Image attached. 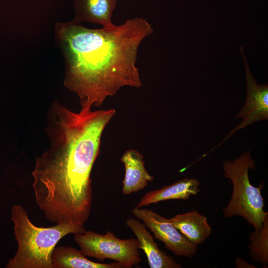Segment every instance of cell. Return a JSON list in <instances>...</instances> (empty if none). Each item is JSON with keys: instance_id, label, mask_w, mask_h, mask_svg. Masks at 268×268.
<instances>
[{"instance_id": "cell-1", "label": "cell", "mask_w": 268, "mask_h": 268, "mask_svg": "<svg viewBox=\"0 0 268 268\" xmlns=\"http://www.w3.org/2000/svg\"><path fill=\"white\" fill-rule=\"evenodd\" d=\"M74 112L56 100L47 117L49 145L36 159L31 174L35 201L49 221L84 224L91 212V172L102 133L114 109Z\"/></svg>"}, {"instance_id": "cell-2", "label": "cell", "mask_w": 268, "mask_h": 268, "mask_svg": "<svg viewBox=\"0 0 268 268\" xmlns=\"http://www.w3.org/2000/svg\"><path fill=\"white\" fill-rule=\"evenodd\" d=\"M153 32L142 17L100 29L85 27L74 19L57 22L55 43L65 61L64 86L77 95L81 105L95 107L124 86L140 87L138 48Z\"/></svg>"}, {"instance_id": "cell-3", "label": "cell", "mask_w": 268, "mask_h": 268, "mask_svg": "<svg viewBox=\"0 0 268 268\" xmlns=\"http://www.w3.org/2000/svg\"><path fill=\"white\" fill-rule=\"evenodd\" d=\"M11 220L18 244L17 252L8 263L10 268H53L51 256L58 242L72 233H83L84 224L59 223L50 227H40L29 219L26 210L14 205Z\"/></svg>"}, {"instance_id": "cell-4", "label": "cell", "mask_w": 268, "mask_h": 268, "mask_svg": "<svg viewBox=\"0 0 268 268\" xmlns=\"http://www.w3.org/2000/svg\"><path fill=\"white\" fill-rule=\"evenodd\" d=\"M256 163L248 150L233 160L223 163L224 175L233 185L231 199L223 209L224 217L240 216L243 217L255 230L261 229L268 212L264 209V202L261 191L262 182L258 187L252 185L249 177V170H254Z\"/></svg>"}, {"instance_id": "cell-5", "label": "cell", "mask_w": 268, "mask_h": 268, "mask_svg": "<svg viewBox=\"0 0 268 268\" xmlns=\"http://www.w3.org/2000/svg\"><path fill=\"white\" fill-rule=\"evenodd\" d=\"M73 239L85 256L100 262L111 259L130 268L141 261L140 243L137 238L122 239L111 231L101 234L92 231L75 234Z\"/></svg>"}, {"instance_id": "cell-6", "label": "cell", "mask_w": 268, "mask_h": 268, "mask_svg": "<svg viewBox=\"0 0 268 268\" xmlns=\"http://www.w3.org/2000/svg\"><path fill=\"white\" fill-rule=\"evenodd\" d=\"M131 212L175 255L191 258L196 254L197 245L190 241L168 219L146 208L135 207Z\"/></svg>"}, {"instance_id": "cell-7", "label": "cell", "mask_w": 268, "mask_h": 268, "mask_svg": "<svg viewBox=\"0 0 268 268\" xmlns=\"http://www.w3.org/2000/svg\"><path fill=\"white\" fill-rule=\"evenodd\" d=\"M239 49L243 56L245 67L247 96L245 103L235 116V119H240L242 121L238 126L233 129L227 136L211 151L222 144L236 131L256 122L268 119V85H260L257 83L251 72L244 53L243 47H241Z\"/></svg>"}, {"instance_id": "cell-8", "label": "cell", "mask_w": 268, "mask_h": 268, "mask_svg": "<svg viewBox=\"0 0 268 268\" xmlns=\"http://www.w3.org/2000/svg\"><path fill=\"white\" fill-rule=\"evenodd\" d=\"M126 225L134 233L146 256L151 268H181L182 266L174 261L173 258L161 250L154 242L152 236L146 229L143 223L138 219L130 218Z\"/></svg>"}, {"instance_id": "cell-9", "label": "cell", "mask_w": 268, "mask_h": 268, "mask_svg": "<svg viewBox=\"0 0 268 268\" xmlns=\"http://www.w3.org/2000/svg\"><path fill=\"white\" fill-rule=\"evenodd\" d=\"M125 174L123 181L122 193L128 195L145 188L154 179L144 166L143 155L135 149H129L123 155Z\"/></svg>"}, {"instance_id": "cell-10", "label": "cell", "mask_w": 268, "mask_h": 268, "mask_svg": "<svg viewBox=\"0 0 268 268\" xmlns=\"http://www.w3.org/2000/svg\"><path fill=\"white\" fill-rule=\"evenodd\" d=\"M117 0H74V19L80 22L112 25L111 18Z\"/></svg>"}, {"instance_id": "cell-11", "label": "cell", "mask_w": 268, "mask_h": 268, "mask_svg": "<svg viewBox=\"0 0 268 268\" xmlns=\"http://www.w3.org/2000/svg\"><path fill=\"white\" fill-rule=\"evenodd\" d=\"M200 182L195 178H185L169 186L146 193L136 207H142L152 203L170 200H188L200 192Z\"/></svg>"}, {"instance_id": "cell-12", "label": "cell", "mask_w": 268, "mask_h": 268, "mask_svg": "<svg viewBox=\"0 0 268 268\" xmlns=\"http://www.w3.org/2000/svg\"><path fill=\"white\" fill-rule=\"evenodd\" d=\"M168 219L190 241L197 245L204 242L212 231L207 218L196 210L177 214Z\"/></svg>"}, {"instance_id": "cell-13", "label": "cell", "mask_w": 268, "mask_h": 268, "mask_svg": "<svg viewBox=\"0 0 268 268\" xmlns=\"http://www.w3.org/2000/svg\"><path fill=\"white\" fill-rule=\"evenodd\" d=\"M51 260L53 268H124L116 261L110 264L91 261L80 250L70 246L55 247Z\"/></svg>"}, {"instance_id": "cell-14", "label": "cell", "mask_w": 268, "mask_h": 268, "mask_svg": "<svg viewBox=\"0 0 268 268\" xmlns=\"http://www.w3.org/2000/svg\"><path fill=\"white\" fill-rule=\"evenodd\" d=\"M251 244L249 246V255L252 260L263 264L267 268L268 263V216L260 230H254L250 235Z\"/></svg>"}, {"instance_id": "cell-15", "label": "cell", "mask_w": 268, "mask_h": 268, "mask_svg": "<svg viewBox=\"0 0 268 268\" xmlns=\"http://www.w3.org/2000/svg\"><path fill=\"white\" fill-rule=\"evenodd\" d=\"M236 268H256L254 266L247 262L243 258L238 257L236 259L235 262Z\"/></svg>"}]
</instances>
